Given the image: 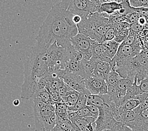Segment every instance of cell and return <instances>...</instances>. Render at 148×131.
Instances as JSON below:
<instances>
[{"mask_svg":"<svg viewBox=\"0 0 148 131\" xmlns=\"http://www.w3.org/2000/svg\"><path fill=\"white\" fill-rule=\"evenodd\" d=\"M68 49L53 44L48 47L36 44L24 62V80L21 98H33L38 80L54 71L65 69Z\"/></svg>","mask_w":148,"mask_h":131,"instance_id":"obj_1","label":"cell"},{"mask_svg":"<svg viewBox=\"0 0 148 131\" xmlns=\"http://www.w3.org/2000/svg\"><path fill=\"white\" fill-rule=\"evenodd\" d=\"M73 15L62 8L60 2L54 4L40 28L37 44L48 47L56 44L64 49L70 47L71 39L78 34Z\"/></svg>","mask_w":148,"mask_h":131,"instance_id":"obj_2","label":"cell"},{"mask_svg":"<svg viewBox=\"0 0 148 131\" xmlns=\"http://www.w3.org/2000/svg\"><path fill=\"white\" fill-rule=\"evenodd\" d=\"M114 69L120 76L134 81L137 78V84L148 77V49H143L138 54L127 61L115 66Z\"/></svg>","mask_w":148,"mask_h":131,"instance_id":"obj_3","label":"cell"},{"mask_svg":"<svg viewBox=\"0 0 148 131\" xmlns=\"http://www.w3.org/2000/svg\"><path fill=\"white\" fill-rule=\"evenodd\" d=\"M108 16V14L98 12L91 14L76 25L78 33L86 35L98 43H102L105 32L112 26L109 23Z\"/></svg>","mask_w":148,"mask_h":131,"instance_id":"obj_4","label":"cell"},{"mask_svg":"<svg viewBox=\"0 0 148 131\" xmlns=\"http://www.w3.org/2000/svg\"><path fill=\"white\" fill-rule=\"evenodd\" d=\"M33 113L36 131H52L56 126L55 105L44 104L39 98H33Z\"/></svg>","mask_w":148,"mask_h":131,"instance_id":"obj_5","label":"cell"},{"mask_svg":"<svg viewBox=\"0 0 148 131\" xmlns=\"http://www.w3.org/2000/svg\"><path fill=\"white\" fill-rule=\"evenodd\" d=\"M60 3L63 8L74 15L81 16L82 20L98 10L97 6L90 0H62Z\"/></svg>","mask_w":148,"mask_h":131,"instance_id":"obj_6","label":"cell"},{"mask_svg":"<svg viewBox=\"0 0 148 131\" xmlns=\"http://www.w3.org/2000/svg\"><path fill=\"white\" fill-rule=\"evenodd\" d=\"M143 50V48L140 45V42L133 45H127L124 44H121L119 45L117 53L112 59L110 62L112 69L114 67L135 57L139 53Z\"/></svg>","mask_w":148,"mask_h":131,"instance_id":"obj_7","label":"cell"},{"mask_svg":"<svg viewBox=\"0 0 148 131\" xmlns=\"http://www.w3.org/2000/svg\"><path fill=\"white\" fill-rule=\"evenodd\" d=\"M71 45L77 52L82 53L85 60L89 61L93 56V47L98 42L78 33L71 39Z\"/></svg>","mask_w":148,"mask_h":131,"instance_id":"obj_8","label":"cell"},{"mask_svg":"<svg viewBox=\"0 0 148 131\" xmlns=\"http://www.w3.org/2000/svg\"><path fill=\"white\" fill-rule=\"evenodd\" d=\"M116 107H110L108 105H104L99 108V115L95 120V131H102L105 129L111 130L117 122L112 114V109Z\"/></svg>","mask_w":148,"mask_h":131,"instance_id":"obj_9","label":"cell"},{"mask_svg":"<svg viewBox=\"0 0 148 131\" xmlns=\"http://www.w3.org/2000/svg\"><path fill=\"white\" fill-rule=\"evenodd\" d=\"M60 78L64 83L79 93H83L88 95L90 93L86 90L84 80L85 79L78 74L68 71L66 69H62Z\"/></svg>","mask_w":148,"mask_h":131,"instance_id":"obj_10","label":"cell"},{"mask_svg":"<svg viewBox=\"0 0 148 131\" xmlns=\"http://www.w3.org/2000/svg\"><path fill=\"white\" fill-rule=\"evenodd\" d=\"M86 90L91 95L107 94L108 87L105 80L97 77L90 76L84 80Z\"/></svg>","mask_w":148,"mask_h":131,"instance_id":"obj_11","label":"cell"},{"mask_svg":"<svg viewBox=\"0 0 148 131\" xmlns=\"http://www.w3.org/2000/svg\"><path fill=\"white\" fill-rule=\"evenodd\" d=\"M93 58L110 63L114 57L111 55L107 45L104 42L95 44L93 50Z\"/></svg>","mask_w":148,"mask_h":131,"instance_id":"obj_12","label":"cell"},{"mask_svg":"<svg viewBox=\"0 0 148 131\" xmlns=\"http://www.w3.org/2000/svg\"><path fill=\"white\" fill-rule=\"evenodd\" d=\"M112 114L116 121L124 123L132 121L136 116V114L133 110H127L121 107L115 108L113 110Z\"/></svg>","mask_w":148,"mask_h":131,"instance_id":"obj_13","label":"cell"},{"mask_svg":"<svg viewBox=\"0 0 148 131\" xmlns=\"http://www.w3.org/2000/svg\"><path fill=\"white\" fill-rule=\"evenodd\" d=\"M125 124L134 131H148V119L142 118L137 114L134 120Z\"/></svg>","mask_w":148,"mask_h":131,"instance_id":"obj_14","label":"cell"},{"mask_svg":"<svg viewBox=\"0 0 148 131\" xmlns=\"http://www.w3.org/2000/svg\"><path fill=\"white\" fill-rule=\"evenodd\" d=\"M121 78V77L120 76L119 74L114 69H112L105 80L108 87L107 94L110 95L116 90L118 87L119 81Z\"/></svg>","mask_w":148,"mask_h":131,"instance_id":"obj_15","label":"cell"},{"mask_svg":"<svg viewBox=\"0 0 148 131\" xmlns=\"http://www.w3.org/2000/svg\"><path fill=\"white\" fill-rule=\"evenodd\" d=\"M122 8V3L115 2L104 3L98 7L97 12L99 13H104L108 15H112Z\"/></svg>","mask_w":148,"mask_h":131,"instance_id":"obj_16","label":"cell"},{"mask_svg":"<svg viewBox=\"0 0 148 131\" xmlns=\"http://www.w3.org/2000/svg\"><path fill=\"white\" fill-rule=\"evenodd\" d=\"M77 130L72 122L68 120L56 117V126L52 131H76Z\"/></svg>","mask_w":148,"mask_h":131,"instance_id":"obj_17","label":"cell"},{"mask_svg":"<svg viewBox=\"0 0 148 131\" xmlns=\"http://www.w3.org/2000/svg\"><path fill=\"white\" fill-rule=\"evenodd\" d=\"M55 113L56 117L64 120L69 119L68 106L64 102L58 103L55 104Z\"/></svg>","mask_w":148,"mask_h":131,"instance_id":"obj_18","label":"cell"},{"mask_svg":"<svg viewBox=\"0 0 148 131\" xmlns=\"http://www.w3.org/2000/svg\"><path fill=\"white\" fill-rule=\"evenodd\" d=\"M87 96L88 95L79 93L78 98L77 99V101L75 103V104L72 107H68V112H73L79 110V109L82 108L86 106V102H87Z\"/></svg>","mask_w":148,"mask_h":131,"instance_id":"obj_19","label":"cell"},{"mask_svg":"<svg viewBox=\"0 0 148 131\" xmlns=\"http://www.w3.org/2000/svg\"><path fill=\"white\" fill-rule=\"evenodd\" d=\"M36 97H37L39 98L42 102H43L44 104H46V105H55V104H56L55 103L52 101V100L51 98L50 95H49V92L47 91L46 89H44V90H42L38 91L34 97V98H36Z\"/></svg>","mask_w":148,"mask_h":131,"instance_id":"obj_20","label":"cell"},{"mask_svg":"<svg viewBox=\"0 0 148 131\" xmlns=\"http://www.w3.org/2000/svg\"><path fill=\"white\" fill-rule=\"evenodd\" d=\"M79 93L73 90L66 97H62V101L67 105L68 107H72L75 104V103L77 101V99L78 98Z\"/></svg>","mask_w":148,"mask_h":131,"instance_id":"obj_21","label":"cell"},{"mask_svg":"<svg viewBox=\"0 0 148 131\" xmlns=\"http://www.w3.org/2000/svg\"><path fill=\"white\" fill-rule=\"evenodd\" d=\"M140 104V102L138 99L132 98L123 103L122 105L119 107L127 110H134L136 108L138 107Z\"/></svg>","mask_w":148,"mask_h":131,"instance_id":"obj_22","label":"cell"},{"mask_svg":"<svg viewBox=\"0 0 148 131\" xmlns=\"http://www.w3.org/2000/svg\"><path fill=\"white\" fill-rule=\"evenodd\" d=\"M139 36L138 34L135 33L134 32H133L130 29L129 33L128 36L127 37L125 40L122 42L123 44H127V45H133L134 44H136L137 43H139Z\"/></svg>","mask_w":148,"mask_h":131,"instance_id":"obj_23","label":"cell"},{"mask_svg":"<svg viewBox=\"0 0 148 131\" xmlns=\"http://www.w3.org/2000/svg\"><path fill=\"white\" fill-rule=\"evenodd\" d=\"M133 83L134 81H132L131 80L121 78L119 81L118 88L122 91L127 92V90L133 85Z\"/></svg>","mask_w":148,"mask_h":131,"instance_id":"obj_24","label":"cell"},{"mask_svg":"<svg viewBox=\"0 0 148 131\" xmlns=\"http://www.w3.org/2000/svg\"><path fill=\"white\" fill-rule=\"evenodd\" d=\"M129 31L130 28H128V29H125L119 32H117L116 33L114 40H115L116 42H117L119 44H122V42L125 40L127 37L128 36Z\"/></svg>","mask_w":148,"mask_h":131,"instance_id":"obj_25","label":"cell"},{"mask_svg":"<svg viewBox=\"0 0 148 131\" xmlns=\"http://www.w3.org/2000/svg\"><path fill=\"white\" fill-rule=\"evenodd\" d=\"M45 89H46L47 91L49 92L51 99L52 100V101L55 103V104L63 102L62 97L56 90L52 89L51 87H49L47 85L46 86V87H45Z\"/></svg>","mask_w":148,"mask_h":131,"instance_id":"obj_26","label":"cell"},{"mask_svg":"<svg viewBox=\"0 0 148 131\" xmlns=\"http://www.w3.org/2000/svg\"><path fill=\"white\" fill-rule=\"evenodd\" d=\"M134 8H148V0H129Z\"/></svg>","mask_w":148,"mask_h":131,"instance_id":"obj_27","label":"cell"},{"mask_svg":"<svg viewBox=\"0 0 148 131\" xmlns=\"http://www.w3.org/2000/svg\"><path fill=\"white\" fill-rule=\"evenodd\" d=\"M115 35H116V32L114 29V27L112 26L110 27L104 35L103 38V42L105 41H108V40H114L115 37ZM103 42H102V43H103Z\"/></svg>","mask_w":148,"mask_h":131,"instance_id":"obj_28","label":"cell"},{"mask_svg":"<svg viewBox=\"0 0 148 131\" xmlns=\"http://www.w3.org/2000/svg\"><path fill=\"white\" fill-rule=\"evenodd\" d=\"M140 14L136 12H134L132 13L129 14V15H125L126 16V22L129 24H132L137 22Z\"/></svg>","mask_w":148,"mask_h":131,"instance_id":"obj_29","label":"cell"},{"mask_svg":"<svg viewBox=\"0 0 148 131\" xmlns=\"http://www.w3.org/2000/svg\"><path fill=\"white\" fill-rule=\"evenodd\" d=\"M74 112L75 113L76 115L82 117H93L91 114V112H90L89 109L86 106L82 108L79 109V110H77L76 112Z\"/></svg>","mask_w":148,"mask_h":131,"instance_id":"obj_30","label":"cell"},{"mask_svg":"<svg viewBox=\"0 0 148 131\" xmlns=\"http://www.w3.org/2000/svg\"><path fill=\"white\" fill-rule=\"evenodd\" d=\"M112 26L114 27V29H115L116 33H117L122 30L130 28V24L126 22H122L119 23L117 24L113 25H112Z\"/></svg>","mask_w":148,"mask_h":131,"instance_id":"obj_31","label":"cell"},{"mask_svg":"<svg viewBox=\"0 0 148 131\" xmlns=\"http://www.w3.org/2000/svg\"><path fill=\"white\" fill-rule=\"evenodd\" d=\"M138 86L142 93H148V77L140 81L138 84Z\"/></svg>","mask_w":148,"mask_h":131,"instance_id":"obj_32","label":"cell"},{"mask_svg":"<svg viewBox=\"0 0 148 131\" xmlns=\"http://www.w3.org/2000/svg\"><path fill=\"white\" fill-rule=\"evenodd\" d=\"M144 28H145V26H143L137 22L130 24V29L134 32L137 34H139L144 29Z\"/></svg>","mask_w":148,"mask_h":131,"instance_id":"obj_33","label":"cell"},{"mask_svg":"<svg viewBox=\"0 0 148 131\" xmlns=\"http://www.w3.org/2000/svg\"><path fill=\"white\" fill-rule=\"evenodd\" d=\"M86 107L89 109V110L91 112V115H92L93 117H94L95 119H97L98 118V115H99V108H98V107L93 105H86Z\"/></svg>","mask_w":148,"mask_h":131,"instance_id":"obj_34","label":"cell"},{"mask_svg":"<svg viewBox=\"0 0 148 131\" xmlns=\"http://www.w3.org/2000/svg\"><path fill=\"white\" fill-rule=\"evenodd\" d=\"M125 124L124 123L117 121L115 122L114 126H113L111 131H124V127Z\"/></svg>","mask_w":148,"mask_h":131,"instance_id":"obj_35","label":"cell"},{"mask_svg":"<svg viewBox=\"0 0 148 131\" xmlns=\"http://www.w3.org/2000/svg\"><path fill=\"white\" fill-rule=\"evenodd\" d=\"M124 0H97V8L102 3H112V2H115L118 3H121L122 1H124Z\"/></svg>","mask_w":148,"mask_h":131,"instance_id":"obj_36","label":"cell"},{"mask_svg":"<svg viewBox=\"0 0 148 131\" xmlns=\"http://www.w3.org/2000/svg\"><path fill=\"white\" fill-rule=\"evenodd\" d=\"M137 115H139V117L144 119H148V107L144 108V110L140 112L139 114H137Z\"/></svg>","mask_w":148,"mask_h":131,"instance_id":"obj_37","label":"cell"},{"mask_svg":"<svg viewBox=\"0 0 148 131\" xmlns=\"http://www.w3.org/2000/svg\"><path fill=\"white\" fill-rule=\"evenodd\" d=\"M73 21L76 25L82 21V18L79 15H73Z\"/></svg>","mask_w":148,"mask_h":131,"instance_id":"obj_38","label":"cell"},{"mask_svg":"<svg viewBox=\"0 0 148 131\" xmlns=\"http://www.w3.org/2000/svg\"><path fill=\"white\" fill-rule=\"evenodd\" d=\"M20 100H18V99H16V100H15L13 102V104L15 106H18L20 105Z\"/></svg>","mask_w":148,"mask_h":131,"instance_id":"obj_39","label":"cell"},{"mask_svg":"<svg viewBox=\"0 0 148 131\" xmlns=\"http://www.w3.org/2000/svg\"><path fill=\"white\" fill-rule=\"evenodd\" d=\"M124 131H134V130H132L131 129H130V127H129L128 126H127L125 125V127H124Z\"/></svg>","mask_w":148,"mask_h":131,"instance_id":"obj_40","label":"cell"},{"mask_svg":"<svg viewBox=\"0 0 148 131\" xmlns=\"http://www.w3.org/2000/svg\"><path fill=\"white\" fill-rule=\"evenodd\" d=\"M91 1H92L94 4L97 6V0H90Z\"/></svg>","mask_w":148,"mask_h":131,"instance_id":"obj_41","label":"cell"},{"mask_svg":"<svg viewBox=\"0 0 148 131\" xmlns=\"http://www.w3.org/2000/svg\"><path fill=\"white\" fill-rule=\"evenodd\" d=\"M102 131H111L110 130H108V129H105V130H102Z\"/></svg>","mask_w":148,"mask_h":131,"instance_id":"obj_42","label":"cell"},{"mask_svg":"<svg viewBox=\"0 0 148 131\" xmlns=\"http://www.w3.org/2000/svg\"><path fill=\"white\" fill-rule=\"evenodd\" d=\"M76 131H78V130H76Z\"/></svg>","mask_w":148,"mask_h":131,"instance_id":"obj_43","label":"cell"}]
</instances>
